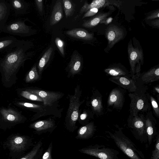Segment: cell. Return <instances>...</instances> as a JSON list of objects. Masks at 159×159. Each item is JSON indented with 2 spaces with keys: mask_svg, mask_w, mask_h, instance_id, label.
Returning <instances> with one entry per match:
<instances>
[{
  "mask_svg": "<svg viewBox=\"0 0 159 159\" xmlns=\"http://www.w3.org/2000/svg\"><path fill=\"white\" fill-rule=\"evenodd\" d=\"M151 159H159V137H157L154 148L152 151Z\"/></svg>",
  "mask_w": 159,
  "mask_h": 159,
  "instance_id": "obj_27",
  "label": "cell"
},
{
  "mask_svg": "<svg viewBox=\"0 0 159 159\" xmlns=\"http://www.w3.org/2000/svg\"><path fill=\"white\" fill-rule=\"evenodd\" d=\"M62 1L57 0L53 7L50 19V25L52 26L58 23L63 18Z\"/></svg>",
  "mask_w": 159,
  "mask_h": 159,
  "instance_id": "obj_14",
  "label": "cell"
},
{
  "mask_svg": "<svg viewBox=\"0 0 159 159\" xmlns=\"http://www.w3.org/2000/svg\"><path fill=\"white\" fill-rule=\"evenodd\" d=\"M11 7H12L16 14L25 13L27 8V4L23 0H11L10 1Z\"/></svg>",
  "mask_w": 159,
  "mask_h": 159,
  "instance_id": "obj_20",
  "label": "cell"
},
{
  "mask_svg": "<svg viewBox=\"0 0 159 159\" xmlns=\"http://www.w3.org/2000/svg\"><path fill=\"white\" fill-rule=\"evenodd\" d=\"M120 3L118 1L107 0H94L90 4H88L85 2L81 8L80 13L81 14L92 8H97L99 9L110 5H115L119 7Z\"/></svg>",
  "mask_w": 159,
  "mask_h": 159,
  "instance_id": "obj_11",
  "label": "cell"
},
{
  "mask_svg": "<svg viewBox=\"0 0 159 159\" xmlns=\"http://www.w3.org/2000/svg\"><path fill=\"white\" fill-rule=\"evenodd\" d=\"M68 67L69 72L72 75L78 74L81 71L82 67V61L78 54L75 53L72 55Z\"/></svg>",
  "mask_w": 159,
  "mask_h": 159,
  "instance_id": "obj_16",
  "label": "cell"
},
{
  "mask_svg": "<svg viewBox=\"0 0 159 159\" xmlns=\"http://www.w3.org/2000/svg\"><path fill=\"white\" fill-rule=\"evenodd\" d=\"M95 130V127L93 123L87 124L79 129L75 138L80 140L89 139L93 137Z\"/></svg>",
  "mask_w": 159,
  "mask_h": 159,
  "instance_id": "obj_12",
  "label": "cell"
},
{
  "mask_svg": "<svg viewBox=\"0 0 159 159\" xmlns=\"http://www.w3.org/2000/svg\"><path fill=\"white\" fill-rule=\"evenodd\" d=\"M27 19L19 20L6 25L2 32L20 37L27 36L33 33L30 27L25 24Z\"/></svg>",
  "mask_w": 159,
  "mask_h": 159,
  "instance_id": "obj_5",
  "label": "cell"
},
{
  "mask_svg": "<svg viewBox=\"0 0 159 159\" xmlns=\"http://www.w3.org/2000/svg\"><path fill=\"white\" fill-rule=\"evenodd\" d=\"M66 33L72 37L84 40H91L93 38L92 34L89 33L87 31L83 29H74L67 31Z\"/></svg>",
  "mask_w": 159,
  "mask_h": 159,
  "instance_id": "obj_17",
  "label": "cell"
},
{
  "mask_svg": "<svg viewBox=\"0 0 159 159\" xmlns=\"http://www.w3.org/2000/svg\"><path fill=\"white\" fill-rule=\"evenodd\" d=\"M78 151L99 159H118L119 152L117 151L98 144L86 146L79 149Z\"/></svg>",
  "mask_w": 159,
  "mask_h": 159,
  "instance_id": "obj_4",
  "label": "cell"
},
{
  "mask_svg": "<svg viewBox=\"0 0 159 159\" xmlns=\"http://www.w3.org/2000/svg\"><path fill=\"white\" fill-rule=\"evenodd\" d=\"M82 91L79 85L75 89L73 95H69V104L65 119V125L66 129L70 132H74L78 128L76 125L79 115L80 106L84 102L81 101L80 97Z\"/></svg>",
  "mask_w": 159,
  "mask_h": 159,
  "instance_id": "obj_2",
  "label": "cell"
},
{
  "mask_svg": "<svg viewBox=\"0 0 159 159\" xmlns=\"http://www.w3.org/2000/svg\"><path fill=\"white\" fill-rule=\"evenodd\" d=\"M98 8H93L87 11L84 15L83 18L92 16L95 15L98 12Z\"/></svg>",
  "mask_w": 159,
  "mask_h": 159,
  "instance_id": "obj_30",
  "label": "cell"
},
{
  "mask_svg": "<svg viewBox=\"0 0 159 159\" xmlns=\"http://www.w3.org/2000/svg\"><path fill=\"white\" fill-rule=\"evenodd\" d=\"M87 113L85 111H84L80 115H79L78 120H79V122L83 125H85V120L87 118Z\"/></svg>",
  "mask_w": 159,
  "mask_h": 159,
  "instance_id": "obj_32",
  "label": "cell"
},
{
  "mask_svg": "<svg viewBox=\"0 0 159 159\" xmlns=\"http://www.w3.org/2000/svg\"><path fill=\"white\" fill-rule=\"evenodd\" d=\"M39 78L36 65H34L29 72L25 78V81L29 83L35 81Z\"/></svg>",
  "mask_w": 159,
  "mask_h": 159,
  "instance_id": "obj_24",
  "label": "cell"
},
{
  "mask_svg": "<svg viewBox=\"0 0 159 159\" xmlns=\"http://www.w3.org/2000/svg\"><path fill=\"white\" fill-rule=\"evenodd\" d=\"M55 43L61 54L63 56H64V42L60 39L57 37L55 39Z\"/></svg>",
  "mask_w": 159,
  "mask_h": 159,
  "instance_id": "obj_29",
  "label": "cell"
},
{
  "mask_svg": "<svg viewBox=\"0 0 159 159\" xmlns=\"http://www.w3.org/2000/svg\"><path fill=\"white\" fill-rule=\"evenodd\" d=\"M109 13H101L85 21L82 26L88 28H93L104 20L108 16Z\"/></svg>",
  "mask_w": 159,
  "mask_h": 159,
  "instance_id": "obj_19",
  "label": "cell"
},
{
  "mask_svg": "<svg viewBox=\"0 0 159 159\" xmlns=\"http://www.w3.org/2000/svg\"><path fill=\"white\" fill-rule=\"evenodd\" d=\"M152 104L154 108L158 110V106L157 103L154 100H152Z\"/></svg>",
  "mask_w": 159,
  "mask_h": 159,
  "instance_id": "obj_40",
  "label": "cell"
},
{
  "mask_svg": "<svg viewBox=\"0 0 159 159\" xmlns=\"http://www.w3.org/2000/svg\"><path fill=\"white\" fill-rule=\"evenodd\" d=\"M30 46L29 42L19 40L16 45L6 52L3 57L0 59V68L6 80L8 81L23 66L25 61L30 59L29 54L26 52Z\"/></svg>",
  "mask_w": 159,
  "mask_h": 159,
  "instance_id": "obj_1",
  "label": "cell"
},
{
  "mask_svg": "<svg viewBox=\"0 0 159 159\" xmlns=\"http://www.w3.org/2000/svg\"><path fill=\"white\" fill-rule=\"evenodd\" d=\"M27 90L41 98L43 101V105L47 106H53V104L63 96V93L60 92L32 89Z\"/></svg>",
  "mask_w": 159,
  "mask_h": 159,
  "instance_id": "obj_7",
  "label": "cell"
},
{
  "mask_svg": "<svg viewBox=\"0 0 159 159\" xmlns=\"http://www.w3.org/2000/svg\"><path fill=\"white\" fill-rule=\"evenodd\" d=\"M52 142H51L48 148L43 155L40 159H52Z\"/></svg>",
  "mask_w": 159,
  "mask_h": 159,
  "instance_id": "obj_28",
  "label": "cell"
},
{
  "mask_svg": "<svg viewBox=\"0 0 159 159\" xmlns=\"http://www.w3.org/2000/svg\"><path fill=\"white\" fill-rule=\"evenodd\" d=\"M159 17V10H157L152 13L150 15L147 16L146 17V19L147 20H151L155 18H158Z\"/></svg>",
  "mask_w": 159,
  "mask_h": 159,
  "instance_id": "obj_34",
  "label": "cell"
},
{
  "mask_svg": "<svg viewBox=\"0 0 159 159\" xmlns=\"http://www.w3.org/2000/svg\"><path fill=\"white\" fill-rule=\"evenodd\" d=\"M36 6L39 11L42 12L43 10V1L42 0H36L35 1Z\"/></svg>",
  "mask_w": 159,
  "mask_h": 159,
  "instance_id": "obj_33",
  "label": "cell"
},
{
  "mask_svg": "<svg viewBox=\"0 0 159 159\" xmlns=\"http://www.w3.org/2000/svg\"><path fill=\"white\" fill-rule=\"evenodd\" d=\"M53 51V49L50 47L43 54L39 61L38 67L39 74H41L43 68L50 59Z\"/></svg>",
  "mask_w": 159,
  "mask_h": 159,
  "instance_id": "obj_22",
  "label": "cell"
},
{
  "mask_svg": "<svg viewBox=\"0 0 159 159\" xmlns=\"http://www.w3.org/2000/svg\"><path fill=\"white\" fill-rule=\"evenodd\" d=\"M30 127L34 129L36 133L39 135L47 132L52 133L57 126L54 121L49 119L37 121L31 124Z\"/></svg>",
  "mask_w": 159,
  "mask_h": 159,
  "instance_id": "obj_8",
  "label": "cell"
},
{
  "mask_svg": "<svg viewBox=\"0 0 159 159\" xmlns=\"http://www.w3.org/2000/svg\"><path fill=\"white\" fill-rule=\"evenodd\" d=\"M43 142L41 140L39 141L34 146L31 151L24 157L20 159H30L43 152L42 147Z\"/></svg>",
  "mask_w": 159,
  "mask_h": 159,
  "instance_id": "obj_23",
  "label": "cell"
},
{
  "mask_svg": "<svg viewBox=\"0 0 159 159\" xmlns=\"http://www.w3.org/2000/svg\"><path fill=\"white\" fill-rule=\"evenodd\" d=\"M158 20H156L153 21L152 23V25H154L156 26H157L158 27H159V25L157 24V21Z\"/></svg>",
  "mask_w": 159,
  "mask_h": 159,
  "instance_id": "obj_42",
  "label": "cell"
},
{
  "mask_svg": "<svg viewBox=\"0 0 159 159\" xmlns=\"http://www.w3.org/2000/svg\"><path fill=\"white\" fill-rule=\"evenodd\" d=\"M7 145L11 151L19 153L28 149L33 143L32 139L28 137L16 135L10 138Z\"/></svg>",
  "mask_w": 159,
  "mask_h": 159,
  "instance_id": "obj_6",
  "label": "cell"
},
{
  "mask_svg": "<svg viewBox=\"0 0 159 159\" xmlns=\"http://www.w3.org/2000/svg\"><path fill=\"white\" fill-rule=\"evenodd\" d=\"M144 102L141 99H140L138 100L137 103V107L139 110H141L143 107Z\"/></svg>",
  "mask_w": 159,
  "mask_h": 159,
  "instance_id": "obj_36",
  "label": "cell"
},
{
  "mask_svg": "<svg viewBox=\"0 0 159 159\" xmlns=\"http://www.w3.org/2000/svg\"><path fill=\"white\" fill-rule=\"evenodd\" d=\"M1 112L4 118L8 121H17L20 120V118L19 114L11 109H2L1 110Z\"/></svg>",
  "mask_w": 159,
  "mask_h": 159,
  "instance_id": "obj_21",
  "label": "cell"
},
{
  "mask_svg": "<svg viewBox=\"0 0 159 159\" xmlns=\"http://www.w3.org/2000/svg\"><path fill=\"white\" fill-rule=\"evenodd\" d=\"M128 52L129 61L133 71L134 70L135 64L143 61V54L142 50L138 48H134L131 45H129Z\"/></svg>",
  "mask_w": 159,
  "mask_h": 159,
  "instance_id": "obj_13",
  "label": "cell"
},
{
  "mask_svg": "<svg viewBox=\"0 0 159 159\" xmlns=\"http://www.w3.org/2000/svg\"><path fill=\"white\" fill-rule=\"evenodd\" d=\"M18 104L21 106L34 110L37 112V118L44 115H54V108L52 107L47 106L43 105L37 104L33 103L20 102Z\"/></svg>",
  "mask_w": 159,
  "mask_h": 159,
  "instance_id": "obj_10",
  "label": "cell"
},
{
  "mask_svg": "<svg viewBox=\"0 0 159 159\" xmlns=\"http://www.w3.org/2000/svg\"><path fill=\"white\" fill-rule=\"evenodd\" d=\"M110 137L117 146L131 159H144V155L134 143L121 131L109 132Z\"/></svg>",
  "mask_w": 159,
  "mask_h": 159,
  "instance_id": "obj_3",
  "label": "cell"
},
{
  "mask_svg": "<svg viewBox=\"0 0 159 159\" xmlns=\"http://www.w3.org/2000/svg\"><path fill=\"white\" fill-rule=\"evenodd\" d=\"M19 40L12 36L0 39V52L7 51L15 47Z\"/></svg>",
  "mask_w": 159,
  "mask_h": 159,
  "instance_id": "obj_18",
  "label": "cell"
},
{
  "mask_svg": "<svg viewBox=\"0 0 159 159\" xmlns=\"http://www.w3.org/2000/svg\"><path fill=\"white\" fill-rule=\"evenodd\" d=\"M105 34L110 48L112 47L116 43L121 40L124 35L122 30L114 25L108 27Z\"/></svg>",
  "mask_w": 159,
  "mask_h": 159,
  "instance_id": "obj_9",
  "label": "cell"
},
{
  "mask_svg": "<svg viewBox=\"0 0 159 159\" xmlns=\"http://www.w3.org/2000/svg\"><path fill=\"white\" fill-rule=\"evenodd\" d=\"M113 18L111 17H109L108 18H106L104 20L102 21L100 23H103L105 25H107L111 22Z\"/></svg>",
  "mask_w": 159,
  "mask_h": 159,
  "instance_id": "obj_38",
  "label": "cell"
},
{
  "mask_svg": "<svg viewBox=\"0 0 159 159\" xmlns=\"http://www.w3.org/2000/svg\"><path fill=\"white\" fill-rule=\"evenodd\" d=\"M91 103L93 109H96L98 105V100L94 98L92 101Z\"/></svg>",
  "mask_w": 159,
  "mask_h": 159,
  "instance_id": "obj_37",
  "label": "cell"
},
{
  "mask_svg": "<svg viewBox=\"0 0 159 159\" xmlns=\"http://www.w3.org/2000/svg\"><path fill=\"white\" fill-rule=\"evenodd\" d=\"M117 99V96L114 94L111 95L110 98V100L112 102H115L116 101Z\"/></svg>",
  "mask_w": 159,
  "mask_h": 159,
  "instance_id": "obj_39",
  "label": "cell"
},
{
  "mask_svg": "<svg viewBox=\"0 0 159 159\" xmlns=\"http://www.w3.org/2000/svg\"><path fill=\"white\" fill-rule=\"evenodd\" d=\"M108 73L112 76H116L122 74V71L117 68H112L107 70Z\"/></svg>",
  "mask_w": 159,
  "mask_h": 159,
  "instance_id": "obj_31",
  "label": "cell"
},
{
  "mask_svg": "<svg viewBox=\"0 0 159 159\" xmlns=\"http://www.w3.org/2000/svg\"><path fill=\"white\" fill-rule=\"evenodd\" d=\"M62 2L66 16L67 18L71 16L73 12V5L71 1L69 0H63Z\"/></svg>",
  "mask_w": 159,
  "mask_h": 159,
  "instance_id": "obj_25",
  "label": "cell"
},
{
  "mask_svg": "<svg viewBox=\"0 0 159 159\" xmlns=\"http://www.w3.org/2000/svg\"><path fill=\"white\" fill-rule=\"evenodd\" d=\"M11 6L10 4L5 0H0V31L6 25L9 15Z\"/></svg>",
  "mask_w": 159,
  "mask_h": 159,
  "instance_id": "obj_15",
  "label": "cell"
},
{
  "mask_svg": "<svg viewBox=\"0 0 159 159\" xmlns=\"http://www.w3.org/2000/svg\"><path fill=\"white\" fill-rule=\"evenodd\" d=\"M43 152H41L40 154H39L37 156L30 159H40L42 156L43 155Z\"/></svg>",
  "mask_w": 159,
  "mask_h": 159,
  "instance_id": "obj_41",
  "label": "cell"
},
{
  "mask_svg": "<svg viewBox=\"0 0 159 159\" xmlns=\"http://www.w3.org/2000/svg\"><path fill=\"white\" fill-rule=\"evenodd\" d=\"M20 95L25 98L31 100L43 102V100L40 97L27 90L22 91Z\"/></svg>",
  "mask_w": 159,
  "mask_h": 159,
  "instance_id": "obj_26",
  "label": "cell"
},
{
  "mask_svg": "<svg viewBox=\"0 0 159 159\" xmlns=\"http://www.w3.org/2000/svg\"><path fill=\"white\" fill-rule=\"evenodd\" d=\"M119 81L121 84L125 85H129L130 83V81L128 79L124 77H120Z\"/></svg>",
  "mask_w": 159,
  "mask_h": 159,
  "instance_id": "obj_35",
  "label": "cell"
}]
</instances>
